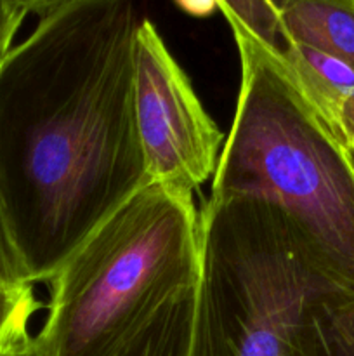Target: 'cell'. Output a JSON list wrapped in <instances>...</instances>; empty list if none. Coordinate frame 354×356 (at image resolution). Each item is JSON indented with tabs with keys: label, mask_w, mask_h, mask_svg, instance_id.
<instances>
[{
	"label": "cell",
	"mask_w": 354,
	"mask_h": 356,
	"mask_svg": "<svg viewBox=\"0 0 354 356\" xmlns=\"http://www.w3.org/2000/svg\"><path fill=\"white\" fill-rule=\"evenodd\" d=\"M134 0H73L0 66V172L31 284L148 184L134 111Z\"/></svg>",
	"instance_id": "obj_1"
},
{
	"label": "cell",
	"mask_w": 354,
	"mask_h": 356,
	"mask_svg": "<svg viewBox=\"0 0 354 356\" xmlns=\"http://www.w3.org/2000/svg\"><path fill=\"white\" fill-rule=\"evenodd\" d=\"M231 31L239 90L210 197H252L280 209L318 270L354 298V170L344 138L276 56Z\"/></svg>",
	"instance_id": "obj_2"
},
{
	"label": "cell",
	"mask_w": 354,
	"mask_h": 356,
	"mask_svg": "<svg viewBox=\"0 0 354 356\" xmlns=\"http://www.w3.org/2000/svg\"><path fill=\"white\" fill-rule=\"evenodd\" d=\"M200 277L193 193L148 183L56 270L38 336L51 356H118Z\"/></svg>",
	"instance_id": "obj_3"
},
{
	"label": "cell",
	"mask_w": 354,
	"mask_h": 356,
	"mask_svg": "<svg viewBox=\"0 0 354 356\" xmlns=\"http://www.w3.org/2000/svg\"><path fill=\"white\" fill-rule=\"evenodd\" d=\"M333 292L280 209L208 197L187 356H319L311 309Z\"/></svg>",
	"instance_id": "obj_4"
},
{
	"label": "cell",
	"mask_w": 354,
	"mask_h": 356,
	"mask_svg": "<svg viewBox=\"0 0 354 356\" xmlns=\"http://www.w3.org/2000/svg\"><path fill=\"white\" fill-rule=\"evenodd\" d=\"M134 111L149 183L193 193L214 176L224 134L149 19L135 37Z\"/></svg>",
	"instance_id": "obj_5"
},
{
	"label": "cell",
	"mask_w": 354,
	"mask_h": 356,
	"mask_svg": "<svg viewBox=\"0 0 354 356\" xmlns=\"http://www.w3.org/2000/svg\"><path fill=\"white\" fill-rule=\"evenodd\" d=\"M288 40L354 70V0H290L280 10Z\"/></svg>",
	"instance_id": "obj_6"
},
{
	"label": "cell",
	"mask_w": 354,
	"mask_h": 356,
	"mask_svg": "<svg viewBox=\"0 0 354 356\" xmlns=\"http://www.w3.org/2000/svg\"><path fill=\"white\" fill-rule=\"evenodd\" d=\"M281 65L309 103L344 138L340 117L346 101L354 94V70L302 44H292Z\"/></svg>",
	"instance_id": "obj_7"
},
{
	"label": "cell",
	"mask_w": 354,
	"mask_h": 356,
	"mask_svg": "<svg viewBox=\"0 0 354 356\" xmlns=\"http://www.w3.org/2000/svg\"><path fill=\"white\" fill-rule=\"evenodd\" d=\"M196 287L174 296L118 356H187Z\"/></svg>",
	"instance_id": "obj_8"
},
{
	"label": "cell",
	"mask_w": 354,
	"mask_h": 356,
	"mask_svg": "<svg viewBox=\"0 0 354 356\" xmlns=\"http://www.w3.org/2000/svg\"><path fill=\"white\" fill-rule=\"evenodd\" d=\"M219 9L231 30L245 31L280 61L287 58L292 42L285 33L280 14L269 0H219Z\"/></svg>",
	"instance_id": "obj_9"
},
{
	"label": "cell",
	"mask_w": 354,
	"mask_h": 356,
	"mask_svg": "<svg viewBox=\"0 0 354 356\" xmlns=\"http://www.w3.org/2000/svg\"><path fill=\"white\" fill-rule=\"evenodd\" d=\"M311 323L319 356H354V298L326 296L312 306Z\"/></svg>",
	"instance_id": "obj_10"
},
{
	"label": "cell",
	"mask_w": 354,
	"mask_h": 356,
	"mask_svg": "<svg viewBox=\"0 0 354 356\" xmlns=\"http://www.w3.org/2000/svg\"><path fill=\"white\" fill-rule=\"evenodd\" d=\"M40 308L33 285H9L0 282V351L31 336L28 327Z\"/></svg>",
	"instance_id": "obj_11"
},
{
	"label": "cell",
	"mask_w": 354,
	"mask_h": 356,
	"mask_svg": "<svg viewBox=\"0 0 354 356\" xmlns=\"http://www.w3.org/2000/svg\"><path fill=\"white\" fill-rule=\"evenodd\" d=\"M0 282L9 285H33L14 235L12 221L3 193L2 172H0Z\"/></svg>",
	"instance_id": "obj_12"
},
{
	"label": "cell",
	"mask_w": 354,
	"mask_h": 356,
	"mask_svg": "<svg viewBox=\"0 0 354 356\" xmlns=\"http://www.w3.org/2000/svg\"><path fill=\"white\" fill-rule=\"evenodd\" d=\"M28 13L12 0H0V66L12 51V42Z\"/></svg>",
	"instance_id": "obj_13"
},
{
	"label": "cell",
	"mask_w": 354,
	"mask_h": 356,
	"mask_svg": "<svg viewBox=\"0 0 354 356\" xmlns=\"http://www.w3.org/2000/svg\"><path fill=\"white\" fill-rule=\"evenodd\" d=\"M0 356H51V351L37 334V336H28L26 339L19 341L14 346L0 351Z\"/></svg>",
	"instance_id": "obj_14"
},
{
	"label": "cell",
	"mask_w": 354,
	"mask_h": 356,
	"mask_svg": "<svg viewBox=\"0 0 354 356\" xmlns=\"http://www.w3.org/2000/svg\"><path fill=\"white\" fill-rule=\"evenodd\" d=\"M12 2L26 10L28 14H38L42 17L52 10L59 9V7L66 6V3L73 2V0H12Z\"/></svg>",
	"instance_id": "obj_15"
},
{
	"label": "cell",
	"mask_w": 354,
	"mask_h": 356,
	"mask_svg": "<svg viewBox=\"0 0 354 356\" xmlns=\"http://www.w3.org/2000/svg\"><path fill=\"white\" fill-rule=\"evenodd\" d=\"M180 9L193 16H208L219 7V0H176Z\"/></svg>",
	"instance_id": "obj_16"
},
{
	"label": "cell",
	"mask_w": 354,
	"mask_h": 356,
	"mask_svg": "<svg viewBox=\"0 0 354 356\" xmlns=\"http://www.w3.org/2000/svg\"><path fill=\"white\" fill-rule=\"evenodd\" d=\"M340 127H342L344 138H349L354 141V94L344 104L342 117H340Z\"/></svg>",
	"instance_id": "obj_17"
},
{
	"label": "cell",
	"mask_w": 354,
	"mask_h": 356,
	"mask_svg": "<svg viewBox=\"0 0 354 356\" xmlns=\"http://www.w3.org/2000/svg\"><path fill=\"white\" fill-rule=\"evenodd\" d=\"M269 2H271V6H273L274 9L278 10V14H280V10L283 9V7L287 6V3L290 2V0H269Z\"/></svg>",
	"instance_id": "obj_18"
}]
</instances>
